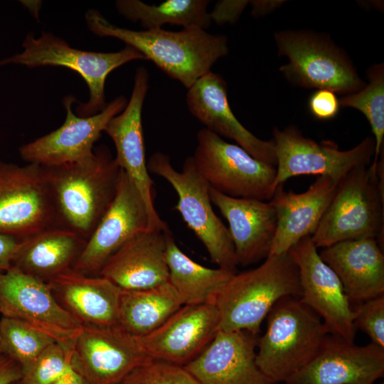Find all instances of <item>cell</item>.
<instances>
[{"instance_id": "39", "label": "cell", "mask_w": 384, "mask_h": 384, "mask_svg": "<svg viewBox=\"0 0 384 384\" xmlns=\"http://www.w3.org/2000/svg\"><path fill=\"white\" fill-rule=\"evenodd\" d=\"M22 375L21 366L3 353H0V384H12Z\"/></svg>"}, {"instance_id": "34", "label": "cell", "mask_w": 384, "mask_h": 384, "mask_svg": "<svg viewBox=\"0 0 384 384\" xmlns=\"http://www.w3.org/2000/svg\"><path fill=\"white\" fill-rule=\"evenodd\" d=\"M114 384H200L183 367L151 359Z\"/></svg>"}, {"instance_id": "36", "label": "cell", "mask_w": 384, "mask_h": 384, "mask_svg": "<svg viewBox=\"0 0 384 384\" xmlns=\"http://www.w3.org/2000/svg\"><path fill=\"white\" fill-rule=\"evenodd\" d=\"M308 106L314 117L321 120H328L337 115L341 105L334 92L321 89L311 95Z\"/></svg>"}, {"instance_id": "40", "label": "cell", "mask_w": 384, "mask_h": 384, "mask_svg": "<svg viewBox=\"0 0 384 384\" xmlns=\"http://www.w3.org/2000/svg\"><path fill=\"white\" fill-rule=\"evenodd\" d=\"M52 384H90L79 372L70 367Z\"/></svg>"}, {"instance_id": "3", "label": "cell", "mask_w": 384, "mask_h": 384, "mask_svg": "<svg viewBox=\"0 0 384 384\" xmlns=\"http://www.w3.org/2000/svg\"><path fill=\"white\" fill-rule=\"evenodd\" d=\"M301 296L298 268L289 252L268 255L258 267L235 273L218 290L212 304L220 329L246 331L258 336L273 306L286 297Z\"/></svg>"}, {"instance_id": "25", "label": "cell", "mask_w": 384, "mask_h": 384, "mask_svg": "<svg viewBox=\"0 0 384 384\" xmlns=\"http://www.w3.org/2000/svg\"><path fill=\"white\" fill-rule=\"evenodd\" d=\"M319 255L338 276L351 302L384 295V255L376 238L339 242L322 248Z\"/></svg>"}, {"instance_id": "10", "label": "cell", "mask_w": 384, "mask_h": 384, "mask_svg": "<svg viewBox=\"0 0 384 384\" xmlns=\"http://www.w3.org/2000/svg\"><path fill=\"white\" fill-rule=\"evenodd\" d=\"M277 164L275 186L289 178L302 175L329 176L339 183L354 168L370 165L375 140L367 137L348 150H340L330 140L317 142L304 137L295 126L274 128Z\"/></svg>"}, {"instance_id": "23", "label": "cell", "mask_w": 384, "mask_h": 384, "mask_svg": "<svg viewBox=\"0 0 384 384\" xmlns=\"http://www.w3.org/2000/svg\"><path fill=\"white\" fill-rule=\"evenodd\" d=\"M338 184L329 176H318L302 193L286 191L284 183L276 187L270 202L277 213V225L269 255L288 252L300 240L314 234Z\"/></svg>"}, {"instance_id": "37", "label": "cell", "mask_w": 384, "mask_h": 384, "mask_svg": "<svg viewBox=\"0 0 384 384\" xmlns=\"http://www.w3.org/2000/svg\"><path fill=\"white\" fill-rule=\"evenodd\" d=\"M248 2V1H220L209 13L211 21L218 24L233 23L238 18Z\"/></svg>"}, {"instance_id": "16", "label": "cell", "mask_w": 384, "mask_h": 384, "mask_svg": "<svg viewBox=\"0 0 384 384\" xmlns=\"http://www.w3.org/2000/svg\"><path fill=\"white\" fill-rule=\"evenodd\" d=\"M150 360L137 337L118 325L83 326L73 343L72 367L90 384H114Z\"/></svg>"}, {"instance_id": "5", "label": "cell", "mask_w": 384, "mask_h": 384, "mask_svg": "<svg viewBox=\"0 0 384 384\" xmlns=\"http://www.w3.org/2000/svg\"><path fill=\"white\" fill-rule=\"evenodd\" d=\"M265 319L256 363L272 380L285 383L313 359L329 334L321 318L297 297L279 300Z\"/></svg>"}, {"instance_id": "29", "label": "cell", "mask_w": 384, "mask_h": 384, "mask_svg": "<svg viewBox=\"0 0 384 384\" xmlns=\"http://www.w3.org/2000/svg\"><path fill=\"white\" fill-rule=\"evenodd\" d=\"M182 306L169 282L148 289H122L118 326L135 336H142L159 327Z\"/></svg>"}, {"instance_id": "8", "label": "cell", "mask_w": 384, "mask_h": 384, "mask_svg": "<svg viewBox=\"0 0 384 384\" xmlns=\"http://www.w3.org/2000/svg\"><path fill=\"white\" fill-rule=\"evenodd\" d=\"M274 38L279 55L288 59L279 70L292 83L346 95L366 85L347 55L324 35L284 31Z\"/></svg>"}, {"instance_id": "44", "label": "cell", "mask_w": 384, "mask_h": 384, "mask_svg": "<svg viewBox=\"0 0 384 384\" xmlns=\"http://www.w3.org/2000/svg\"><path fill=\"white\" fill-rule=\"evenodd\" d=\"M0 353H1V348H0Z\"/></svg>"}, {"instance_id": "18", "label": "cell", "mask_w": 384, "mask_h": 384, "mask_svg": "<svg viewBox=\"0 0 384 384\" xmlns=\"http://www.w3.org/2000/svg\"><path fill=\"white\" fill-rule=\"evenodd\" d=\"M219 329L220 316L213 304L183 305L156 329L137 337L150 358L185 366Z\"/></svg>"}, {"instance_id": "31", "label": "cell", "mask_w": 384, "mask_h": 384, "mask_svg": "<svg viewBox=\"0 0 384 384\" xmlns=\"http://www.w3.org/2000/svg\"><path fill=\"white\" fill-rule=\"evenodd\" d=\"M369 82L358 91L345 95L340 105L359 110L368 119L375 140V154L371 162L377 166L384 145V66H371L368 71Z\"/></svg>"}, {"instance_id": "7", "label": "cell", "mask_w": 384, "mask_h": 384, "mask_svg": "<svg viewBox=\"0 0 384 384\" xmlns=\"http://www.w3.org/2000/svg\"><path fill=\"white\" fill-rule=\"evenodd\" d=\"M149 173L165 179L178 195L175 209L206 249L218 267L237 272L238 266L228 230L215 214L210 197V186L197 171L192 156L177 171L169 156L157 151L147 161Z\"/></svg>"}, {"instance_id": "13", "label": "cell", "mask_w": 384, "mask_h": 384, "mask_svg": "<svg viewBox=\"0 0 384 384\" xmlns=\"http://www.w3.org/2000/svg\"><path fill=\"white\" fill-rule=\"evenodd\" d=\"M299 272L301 300L322 320L329 334L354 343V310L341 281L321 258L311 236L289 250Z\"/></svg>"}, {"instance_id": "38", "label": "cell", "mask_w": 384, "mask_h": 384, "mask_svg": "<svg viewBox=\"0 0 384 384\" xmlns=\"http://www.w3.org/2000/svg\"><path fill=\"white\" fill-rule=\"evenodd\" d=\"M20 240L0 235V272L9 270L17 252Z\"/></svg>"}, {"instance_id": "20", "label": "cell", "mask_w": 384, "mask_h": 384, "mask_svg": "<svg viewBox=\"0 0 384 384\" xmlns=\"http://www.w3.org/2000/svg\"><path fill=\"white\" fill-rule=\"evenodd\" d=\"M257 339L246 331L219 329L206 348L183 367L200 384H281L257 365Z\"/></svg>"}, {"instance_id": "32", "label": "cell", "mask_w": 384, "mask_h": 384, "mask_svg": "<svg viewBox=\"0 0 384 384\" xmlns=\"http://www.w3.org/2000/svg\"><path fill=\"white\" fill-rule=\"evenodd\" d=\"M55 341L22 321L6 316L0 319L1 351L18 363L21 369Z\"/></svg>"}, {"instance_id": "14", "label": "cell", "mask_w": 384, "mask_h": 384, "mask_svg": "<svg viewBox=\"0 0 384 384\" xmlns=\"http://www.w3.org/2000/svg\"><path fill=\"white\" fill-rule=\"evenodd\" d=\"M149 228L152 227L145 202L134 183L121 169L115 196L86 240L73 269L98 275L113 254L134 235Z\"/></svg>"}, {"instance_id": "27", "label": "cell", "mask_w": 384, "mask_h": 384, "mask_svg": "<svg viewBox=\"0 0 384 384\" xmlns=\"http://www.w3.org/2000/svg\"><path fill=\"white\" fill-rule=\"evenodd\" d=\"M85 242L75 232L54 225L20 240L12 265L48 282L73 268Z\"/></svg>"}, {"instance_id": "1", "label": "cell", "mask_w": 384, "mask_h": 384, "mask_svg": "<svg viewBox=\"0 0 384 384\" xmlns=\"http://www.w3.org/2000/svg\"><path fill=\"white\" fill-rule=\"evenodd\" d=\"M89 29L99 37H113L140 52L170 78L188 89L228 53V39L198 27L179 31L161 28L134 31L112 24L95 9L85 14Z\"/></svg>"}, {"instance_id": "35", "label": "cell", "mask_w": 384, "mask_h": 384, "mask_svg": "<svg viewBox=\"0 0 384 384\" xmlns=\"http://www.w3.org/2000/svg\"><path fill=\"white\" fill-rule=\"evenodd\" d=\"M353 310L356 329L364 332L370 343L384 349V295L361 302Z\"/></svg>"}, {"instance_id": "11", "label": "cell", "mask_w": 384, "mask_h": 384, "mask_svg": "<svg viewBox=\"0 0 384 384\" xmlns=\"http://www.w3.org/2000/svg\"><path fill=\"white\" fill-rule=\"evenodd\" d=\"M57 225L43 169L0 161V235L22 240Z\"/></svg>"}, {"instance_id": "28", "label": "cell", "mask_w": 384, "mask_h": 384, "mask_svg": "<svg viewBox=\"0 0 384 384\" xmlns=\"http://www.w3.org/2000/svg\"><path fill=\"white\" fill-rule=\"evenodd\" d=\"M166 260L169 282L183 305L212 304L220 288L236 273L196 262L178 247L169 230L166 233Z\"/></svg>"}, {"instance_id": "6", "label": "cell", "mask_w": 384, "mask_h": 384, "mask_svg": "<svg viewBox=\"0 0 384 384\" xmlns=\"http://www.w3.org/2000/svg\"><path fill=\"white\" fill-rule=\"evenodd\" d=\"M22 47L21 53L0 60V67L9 64L29 68L62 66L78 73L87 83L90 93L89 100L76 107L79 117L95 115L106 107L105 84L112 70L129 61L146 60L129 46L117 52L85 51L70 47L65 41L46 31H42L38 38L29 33Z\"/></svg>"}, {"instance_id": "4", "label": "cell", "mask_w": 384, "mask_h": 384, "mask_svg": "<svg viewBox=\"0 0 384 384\" xmlns=\"http://www.w3.org/2000/svg\"><path fill=\"white\" fill-rule=\"evenodd\" d=\"M383 153L377 166H359L338 184L316 230L311 236L316 247L363 238L383 244Z\"/></svg>"}, {"instance_id": "33", "label": "cell", "mask_w": 384, "mask_h": 384, "mask_svg": "<svg viewBox=\"0 0 384 384\" xmlns=\"http://www.w3.org/2000/svg\"><path fill=\"white\" fill-rule=\"evenodd\" d=\"M74 341H55L47 346L22 368L20 384H52L57 380L72 367Z\"/></svg>"}, {"instance_id": "2", "label": "cell", "mask_w": 384, "mask_h": 384, "mask_svg": "<svg viewBox=\"0 0 384 384\" xmlns=\"http://www.w3.org/2000/svg\"><path fill=\"white\" fill-rule=\"evenodd\" d=\"M42 167L57 225L87 240L115 196L121 168L105 145L95 147L92 155L82 161Z\"/></svg>"}, {"instance_id": "41", "label": "cell", "mask_w": 384, "mask_h": 384, "mask_svg": "<svg viewBox=\"0 0 384 384\" xmlns=\"http://www.w3.org/2000/svg\"><path fill=\"white\" fill-rule=\"evenodd\" d=\"M251 2L253 6L252 14L255 17L262 16L272 11L274 8L277 7L280 4H282L278 1H252Z\"/></svg>"}, {"instance_id": "42", "label": "cell", "mask_w": 384, "mask_h": 384, "mask_svg": "<svg viewBox=\"0 0 384 384\" xmlns=\"http://www.w3.org/2000/svg\"><path fill=\"white\" fill-rule=\"evenodd\" d=\"M12 384H20V383H19V380H18V381H17V382H16V383H12Z\"/></svg>"}, {"instance_id": "15", "label": "cell", "mask_w": 384, "mask_h": 384, "mask_svg": "<svg viewBox=\"0 0 384 384\" xmlns=\"http://www.w3.org/2000/svg\"><path fill=\"white\" fill-rule=\"evenodd\" d=\"M77 102L73 95L63 103L66 110L63 124L53 132L21 146L19 154L28 164L55 166L85 159L92 155L94 144L109 121L125 108L127 102L119 95L100 112L90 117H79L72 110Z\"/></svg>"}, {"instance_id": "43", "label": "cell", "mask_w": 384, "mask_h": 384, "mask_svg": "<svg viewBox=\"0 0 384 384\" xmlns=\"http://www.w3.org/2000/svg\"><path fill=\"white\" fill-rule=\"evenodd\" d=\"M379 384H384L383 383H379Z\"/></svg>"}, {"instance_id": "19", "label": "cell", "mask_w": 384, "mask_h": 384, "mask_svg": "<svg viewBox=\"0 0 384 384\" xmlns=\"http://www.w3.org/2000/svg\"><path fill=\"white\" fill-rule=\"evenodd\" d=\"M384 375V349L328 334L313 359L285 384H375Z\"/></svg>"}, {"instance_id": "30", "label": "cell", "mask_w": 384, "mask_h": 384, "mask_svg": "<svg viewBox=\"0 0 384 384\" xmlns=\"http://www.w3.org/2000/svg\"><path fill=\"white\" fill-rule=\"evenodd\" d=\"M208 0H167L158 5H149L139 0H118L117 10L124 18L139 22L145 30L161 28L166 23L183 28L207 29L211 18L207 11Z\"/></svg>"}, {"instance_id": "24", "label": "cell", "mask_w": 384, "mask_h": 384, "mask_svg": "<svg viewBox=\"0 0 384 384\" xmlns=\"http://www.w3.org/2000/svg\"><path fill=\"white\" fill-rule=\"evenodd\" d=\"M149 228L134 235L113 254L98 275L122 289L151 288L169 282L166 233Z\"/></svg>"}, {"instance_id": "12", "label": "cell", "mask_w": 384, "mask_h": 384, "mask_svg": "<svg viewBox=\"0 0 384 384\" xmlns=\"http://www.w3.org/2000/svg\"><path fill=\"white\" fill-rule=\"evenodd\" d=\"M0 314L58 342L73 341L83 326L58 302L47 282L13 265L0 272Z\"/></svg>"}, {"instance_id": "21", "label": "cell", "mask_w": 384, "mask_h": 384, "mask_svg": "<svg viewBox=\"0 0 384 384\" xmlns=\"http://www.w3.org/2000/svg\"><path fill=\"white\" fill-rule=\"evenodd\" d=\"M186 101L191 114L206 129L233 139L254 158L276 166L272 139L257 138L238 120L228 102L227 84L220 75L210 71L199 78L188 89Z\"/></svg>"}, {"instance_id": "17", "label": "cell", "mask_w": 384, "mask_h": 384, "mask_svg": "<svg viewBox=\"0 0 384 384\" xmlns=\"http://www.w3.org/2000/svg\"><path fill=\"white\" fill-rule=\"evenodd\" d=\"M149 87V73L144 67L136 70L131 97L125 108L107 123L104 132L116 149L119 166L129 176L139 191L147 208L152 228L167 227L155 209L154 182L145 158L142 122V107Z\"/></svg>"}, {"instance_id": "22", "label": "cell", "mask_w": 384, "mask_h": 384, "mask_svg": "<svg viewBox=\"0 0 384 384\" xmlns=\"http://www.w3.org/2000/svg\"><path fill=\"white\" fill-rule=\"evenodd\" d=\"M210 197L228 223L238 265L247 266L267 258L277 225L270 201L233 198L210 186Z\"/></svg>"}, {"instance_id": "26", "label": "cell", "mask_w": 384, "mask_h": 384, "mask_svg": "<svg viewBox=\"0 0 384 384\" xmlns=\"http://www.w3.org/2000/svg\"><path fill=\"white\" fill-rule=\"evenodd\" d=\"M47 282L58 302L82 326L118 325L122 289L109 279L71 268Z\"/></svg>"}, {"instance_id": "9", "label": "cell", "mask_w": 384, "mask_h": 384, "mask_svg": "<svg viewBox=\"0 0 384 384\" xmlns=\"http://www.w3.org/2000/svg\"><path fill=\"white\" fill-rule=\"evenodd\" d=\"M196 139L192 159L211 188L233 198L271 200L276 188V166L206 128L198 132Z\"/></svg>"}]
</instances>
